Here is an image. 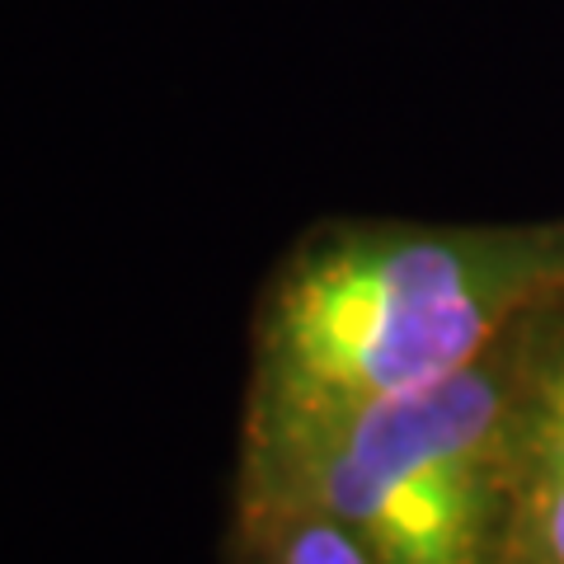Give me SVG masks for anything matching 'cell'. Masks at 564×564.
<instances>
[{
	"instance_id": "obj_4",
	"label": "cell",
	"mask_w": 564,
	"mask_h": 564,
	"mask_svg": "<svg viewBox=\"0 0 564 564\" xmlns=\"http://www.w3.org/2000/svg\"><path fill=\"white\" fill-rule=\"evenodd\" d=\"M226 564H377L321 508L292 499H236L226 522Z\"/></svg>"
},
{
	"instance_id": "obj_2",
	"label": "cell",
	"mask_w": 564,
	"mask_h": 564,
	"mask_svg": "<svg viewBox=\"0 0 564 564\" xmlns=\"http://www.w3.org/2000/svg\"><path fill=\"white\" fill-rule=\"evenodd\" d=\"M522 325L456 377L236 452L231 494L321 508L377 564H503Z\"/></svg>"
},
{
	"instance_id": "obj_1",
	"label": "cell",
	"mask_w": 564,
	"mask_h": 564,
	"mask_svg": "<svg viewBox=\"0 0 564 564\" xmlns=\"http://www.w3.org/2000/svg\"><path fill=\"white\" fill-rule=\"evenodd\" d=\"M555 288L564 217L306 226L254 296L236 452L466 372Z\"/></svg>"
},
{
	"instance_id": "obj_3",
	"label": "cell",
	"mask_w": 564,
	"mask_h": 564,
	"mask_svg": "<svg viewBox=\"0 0 564 564\" xmlns=\"http://www.w3.org/2000/svg\"><path fill=\"white\" fill-rule=\"evenodd\" d=\"M503 564H564V288L527 315Z\"/></svg>"
}]
</instances>
